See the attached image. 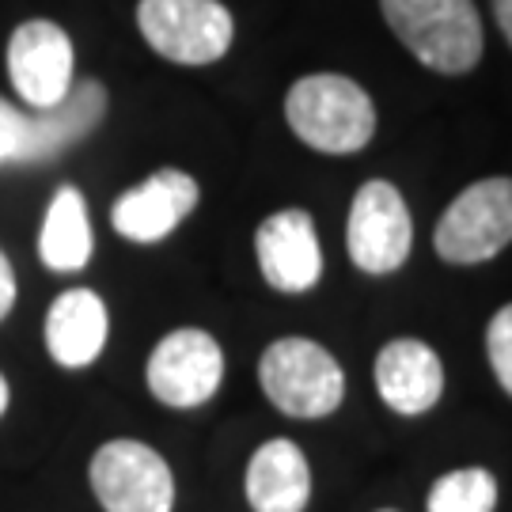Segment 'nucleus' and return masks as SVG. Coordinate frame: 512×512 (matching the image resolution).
<instances>
[{
  "instance_id": "nucleus-1",
  "label": "nucleus",
  "mask_w": 512,
  "mask_h": 512,
  "mask_svg": "<svg viewBox=\"0 0 512 512\" xmlns=\"http://www.w3.org/2000/svg\"><path fill=\"white\" fill-rule=\"evenodd\" d=\"M285 118L304 145L330 156L361 152L376 133V107L368 92L338 73L296 80L285 99Z\"/></svg>"
},
{
  "instance_id": "nucleus-2",
  "label": "nucleus",
  "mask_w": 512,
  "mask_h": 512,
  "mask_svg": "<svg viewBox=\"0 0 512 512\" xmlns=\"http://www.w3.org/2000/svg\"><path fill=\"white\" fill-rule=\"evenodd\" d=\"M387 27L425 69L459 76L482 57V19L471 0H380Z\"/></svg>"
},
{
  "instance_id": "nucleus-3",
  "label": "nucleus",
  "mask_w": 512,
  "mask_h": 512,
  "mask_svg": "<svg viewBox=\"0 0 512 512\" xmlns=\"http://www.w3.org/2000/svg\"><path fill=\"white\" fill-rule=\"evenodd\" d=\"M258 380L266 399L289 418H327L346 395V376L319 342L281 338L262 353Z\"/></svg>"
},
{
  "instance_id": "nucleus-4",
  "label": "nucleus",
  "mask_w": 512,
  "mask_h": 512,
  "mask_svg": "<svg viewBox=\"0 0 512 512\" xmlns=\"http://www.w3.org/2000/svg\"><path fill=\"white\" fill-rule=\"evenodd\" d=\"M512 239V183L482 179L467 186L456 202L444 209L433 232V247L444 262L478 266L497 258Z\"/></svg>"
},
{
  "instance_id": "nucleus-5",
  "label": "nucleus",
  "mask_w": 512,
  "mask_h": 512,
  "mask_svg": "<svg viewBox=\"0 0 512 512\" xmlns=\"http://www.w3.org/2000/svg\"><path fill=\"white\" fill-rule=\"evenodd\" d=\"M137 27L175 65H209L232 46V12L220 0H141Z\"/></svg>"
},
{
  "instance_id": "nucleus-6",
  "label": "nucleus",
  "mask_w": 512,
  "mask_h": 512,
  "mask_svg": "<svg viewBox=\"0 0 512 512\" xmlns=\"http://www.w3.org/2000/svg\"><path fill=\"white\" fill-rule=\"evenodd\" d=\"M92 490L107 512H171L175 478L141 440H110L92 459Z\"/></svg>"
},
{
  "instance_id": "nucleus-7",
  "label": "nucleus",
  "mask_w": 512,
  "mask_h": 512,
  "mask_svg": "<svg viewBox=\"0 0 512 512\" xmlns=\"http://www.w3.org/2000/svg\"><path fill=\"white\" fill-rule=\"evenodd\" d=\"M349 258L365 274H395L414 247V220L406 198L384 179H372L357 190L346 224Z\"/></svg>"
},
{
  "instance_id": "nucleus-8",
  "label": "nucleus",
  "mask_w": 512,
  "mask_h": 512,
  "mask_svg": "<svg viewBox=\"0 0 512 512\" xmlns=\"http://www.w3.org/2000/svg\"><path fill=\"white\" fill-rule=\"evenodd\" d=\"M73 69V38L50 19H27L8 38V76H12V88L27 107H57L73 92Z\"/></svg>"
},
{
  "instance_id": "nucleus-9",
  "label": "nucleus",
  "mask_w": 512,
  "mask_h": 512,
  "mask_svg": "<svg viewBox=\"0 0 512 512\" xmlns=\"http://www.w3.org/2000/svg\"><path fill=\"white\" fill-rule=\"evenodd\" d=\"M224 380V353L217 338L198 327L167 334L148 357V387L164 406L194 410L217 395Z\"/></svg>"
},
{
  "instance_id": "nucleus-10",
  "label": "nucleus",
  "mask_w": 512,
  "mask_h": 512,
  "mask_svg": "<svg viewBox=\"0 0 512 512\" xmlns=\"http://www.w3.org/2000/svg\"><path fill=\"white\" fill-rule=\"evenodd\" d=\"M255 251L262 277L277 293H304V289H315V281L323 277L319 232L304 209H285V213L262 220Z\"/></svg>"
},
{
  "instance_id": "nucleus-11",
  "label": "nucleus",
  "mask_w": 512,
  "mask_h": 512,
  "mask_svg": "<svg viewBox=\"0 0 512 512\" xmlns=\"http://www.w3.org/2000/svg\"><path fill=\"white\" fill-rule=\"evenodd\" d=\"M194 205H198V183L186 171L164 167V171L148 175L141 186L126 190L114 202L110 220H114L118 236L133 239V243H156V239L171 236L194 213Z\"/></svg>"
},
{
  "instance_id": "nucleus-12",
  "label": "nucleus",
  "mask_w": 512,
  "mask_h": 512,
  "mask_svg": "<svg viewBox=\"0 0 512 512\" xmlns=\"http://www.w3.org/2000/svg\"><path fill=\"white\" fill-rule=\"evenodd\" d=\"M376 391L395 414H425L444 395V365L437 349L418 338H395L376 357Z\"/></svg>"
},
{
  "instance_id": "nucleus-13",
  "label": "nucleus",
  "mask_w": 512,
  "mask_h": 512,
  "mask_svg": "<svg viewBox=\"0 0 512 512\" xmlns=\"http://www.w3.org/2000/svg\"><path fill=\"white\" fill-rule=\"evenodd\" d=\"M110 334L107 304L92 289H69L46 315V349L57 365L84 368L103 353Z\"/></svg>"
},
{
  "instance_id": "nucleus-14",
  "label": "nucleus",
  "mask_w": 512,
  "mask_h": 512,
  "mask_svg": "<svg viewBox=\"0 0 512 512\" xmlns=\"http://www.w3.org/2000/svg\"><path fill=\"white\" fill-rule=\"evenodd\" d=\"M311 497L308 456L293 440L274 437L247 463V501L255 512H304Z\"/></svg>"
},
{
  "instance_id": "nucleus-15",
  "label": "nucleus",
  "mask_w": 512,
  "mask_h": 512,
  "mask_svg": "<svg viewBox=\"0 0 512 512\" xmlns=\"http://www.w3.org/2000/svg\"><path fill=\"white\" fill-rule=\"evenodd\" d=\"M107 110V92L103 84L84 80L73 84V92L65 95L57 107L35 110L31 114V133H27V152H23V164H38V160H54L65 148H73L76 141H84L99 118Z\"/></svg>"
},
{
  "instance_id": "nucleus-16",
  "label": "nucleus",
  "mask_w": 512,
  "mask_h": 512,
  "mask_svg": "<svg viewBox=\"0 0 512 512\" xmlns=\"http://www.w3.org/2000/svg\"><path fill=\"white\" fill-rule=\"evenodd\" d=\"M92 247L95 239L84 194L76 186H61L54 194V202H50V209H46L42 232H38V255L57 274H76V270L88 266Z\"/></svg>"
},
{
  "instance_id": "nucleus-17",
  "label": "nucleus",
  "mask_w": 512,
  "mask_h": 512,
  "mask_svg": "<svg viewBox=\"0 0 512 512\" xmlns=\"http://www.w3.org/2000/svg\"><path fill=\"white\" fill-rule=\"evenodd\" d=\"M497 482L482 467H459L433 482L429 512H494Z\"/></svg>"
},
{
  "instance_id": "nucleus-18",
  "label": "nucleus",
  "mask_w": 512,
  "mask_h": 512,
  "mask_svg": "<svg viewBox=\"0 0 512 512\" xmlns=\"http://www.w3.org/2000/svg\"><path fill=\"white\" fill-rule=\"evenodd\" d=\"M486 353H490V368H494L497 384L509 395L512 391V308H501L494 319H490Z\"/></svg>"
},
{
  "instance_id": "nucleus-19",
  "label": "nucleus",
  "mask_w": 512,
  "mask_h": 512,
  "mask_svg": "<svg viewBox=\"0 0 512 512\" xmlns=\"http://www.w3.org/2000/svg\"><path fill=\"white\" fill-rule=\"evenodd\" d=\"M27 133H31V114H23L8 99H0V167L23 164Z\"/></svg>"
},
{
  "instance_id": "nucleus-20",
  "label": "nucleus",
  "mask_w": 512,
  "mask_h": 512,
  "mask_svg": "<svg viewBox=\"0 0 512 512\" xmlns=\"http://www.w3.org/2000/svg\"><path fill=\"white\" fill-rule=\"evenodd\" d=\"M12 304H16V274H12L8 255L0 251V319L12 311Z\"/></svg>"
},
{
  "instance_id": "nucleus-21",
  "label": "nucleus",
  "mask_w": 512,
  "mask_h": 512,
  "mask_svg": "<svg viewBox=\"0 0 512 512\" xmlns=\"http://www.w3.org/2000/svg\"><path fill=\"white\" fill-rule=\"evenodd\" d=\"M494 16H497L501 35L512 38V0H494Z\"/></svg>"
},
{
  "instance_id": "nucleus-22",
  "label": "nucleus",
  "mask_w": 512,
  "mask_h": 512,
  "mask_svg": "<svg viewBox=\"0 0 512 512\" xmlns=\"http://www.w3.org/2000/svg\"><path fill=\"white\" fill-rule=\"evenodd\" d=\"M4 410H8V380L0 376V414H4Z\"/></svg>"
},
{
  "instance_id": "nucleus-23",
  "label": "nucleus",
  "mask_w": 512,
  "mask_h": 512,
  "mask_svg": "<svg viewBox=\"0 0 512 512\" xmlns=\"http://www.w3.org/2000/svg\"><path fill=\"white\" fill-rule=\"evenodd\" d=\"M384 512H391V509H384Z\"/></svg>"
}]
</instances>
